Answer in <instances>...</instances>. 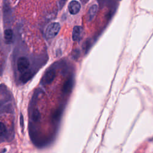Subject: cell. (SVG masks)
Wrapping results in <instances>:
<instances>
[{
  "label": "cell",
  "instance_id": "cell-1",
  "mask_svg": "<svg viewBox=\"0 0 153 153\" xmlns=\"http://www.w3.org/2000/svg\"><path fill=\"white\" fill-rule=\"evenodd\" d=\"M60 29V25L57 22H54L50 24L45 30V35L46 38L51 39L55 37L59 33Z\"/></svg>",
  "mask_w": 153,
  "mask_h": 153
},
{
  "label": "cell",
  "instance_id": "cell-2",
  "mask_svg": "<svg viewBox=\"0 0 153 153\" xmlns=\"http://www.w3.org/2000/svg\"><path fill=\"white\" fill-rule=\"evenodd\" d=\"M56 76V71L53 69L48 70L44 75L42 82L44 84H49L51 83L54 79Z\"/></svg>",
  "mask_w": 153,
  "mask_h": 153
},
{
  "label": "cell",
  "instance_id": "cell-3",
  "mask_svg": "<svg viewBox=\"0 0 153 153\" xmlns=\"http://www.w3.org/2000/svg\"><path fill=\"white\" fill-rule=\"evenodd\" d=\"M29 61L25 57H20L17 63L18 71L20 72H23L26 71L29 66Z\"/></svg>",
  "mask_w": 153,
  "mask_h": 153
},
{
  "label": "cell",
  "instance_id": "cell-4",
  "mask_svg": "<svg viewBox=\"0 0 153 153\" xmlns=\"http://www.w3.org/2000/svg\"><path fill=\"white\" fill-rule=\"evenodd\" d=\"M81 9L80 3L75 0L71 1L68 5V10L71 14H77Z\"/></svg>",
  "mask_w": 153,
  "mask_h": 153
},
{
  "label": "cell",
  "instance_id": "cell-5",
  "mask_svg": "<svg viewBox=\"0 0 153 153\" xmlns=\"http://www.w3.org/2000/svg\"><path fill=\"white\" fill-rule=\"evenodd\" d=\"M83 29L79 26H75L73 28L72 31V39L74 41H79L81 39L82 36Z\"/></svg>",
  "mask_w": 153,
  "mask_h": 153
},
{
  "label": "cell",
  "instance_id": "cell-6",
  "mask_svg": "<svg viewBox=\"0 0 153 153\" xmlns=\"http://www.w3.org/2000/svg\"><path fill=\"white\" fill-rule=\"evenodd\" d=\"M74 85V79L72 77L69 78L64 83L63 85L62 91L65 93H69L72 89Z\"/></svg>",
  "mask_w": 153,
  "mask_h": 153
},
{
  "label": "cell",
  "instance_id": "cell-7",
  "mask_svg": "<svg viewBox=\"0 0 153 153\" xmlns=\"http://www.w3.org/2000/svg\"><path fill=\"white\" fill-rule=\"evenodd\" d=\"M97 5L96 4H94L91 6V7L89 8L87 14V20L88 22L91 21L94 17H95L96 14H97Z\"/></svg>",
  "mask_w": 153,
  "mask_h": 153
},
{
  "label": "cell",
  "instance_id": "cell-8",
  "mask_svg": "<svg viewBox=\"0 0 153 153\" xmlns=\"http://www.w3.org/2000/svg\"><path fill=\"white\" fill-rule=\"evenodd\" d=\"M13 37V32L11 29H8L4 31V38L7 44H10L12 42Z\"/></svg>",
  "mask_w": 153,
  "mask_h": 153
},
{
  "label": "cell",
  "instance_id": "cell-9",
  "mask_svg": "<svg viewBox=\"0 0 153 153\" xmlns=\"http://www.w3.org/2000/svg\"><path fill=\"white\" fill-rule=\"evenodd\" d=\"M32 74L30 71H25V72H22V74L21 75L20 78V79L23 83H25L30 79V78L32 77Z\"/></svg>",
  "mask_w": 153,
  "mask_h": 153
},
{
  "label": "cell",
  "instance_id": "cell-10",
  "mask_svg": "<svg viewBox=\"0 0 153 153\" xmlns=\"http://www.w3.org/2000/svg\"><path fill=\"white\" fill-rule=\"evenodd\" d=\"M90 47H91V42H90V41H88V40L84 42V44H83V45H82V48H83V50H84V53H86L89 50Z\"/></svg>",
  "mask_w": 153,
  "mask_h": 153
},
{
  "label": "cell",
  "instance_id": "cell-11",
  "mask_svg": "<svg viewBox=\"0 0 153 153\" xmlns=\"http://www.w3.org/2000/svg\"><path fill=\"white\" fill-rule=\"evenodd\" d=\"M6 131V127L4 123L0 122V136H2Z\"/></svg>",
  "mask_w": 153,
  "mask_h": 153
},
{
  "label": "cell",
  "instance_id": "cell-12",
  "mask_svg": "<svg viewBox=\"0 0 153 153\" xmlns=\"http://www.w3.org/2000/svg\"><path fill=\"white\" fill-rule=\"evenodd\" d=\"M79 54H80V53H79V50L78 49H75L72 53V57L74 59H76L79 57Z\"/></svg>",
  "mask_w": 153,
  "mask_h": 153
},
{
  "label": "cell",
  "instance_id": "cell-13",
  "mask_svg": "<svg viewBox=\"0 0 153 153\" xmlns=\"http://www.w3.org/2000/svg\"><path fill=\"white\" fill-rule=\"evenodd\" d=\"M20 125L23 127V115H22V114L20 115Z\"/></svg>",
  "mask_w": 153,
  "mask_h": 153
}]
</instances>
